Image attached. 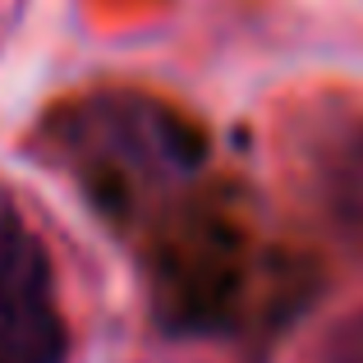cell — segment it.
<instances>
[{
	"label": "cell",
	"mask_w": 363,
	"mask_h": 363,
	"mask_svg": "<svg viewBox=\"0 0 363 363\" xmlns=\"http://www.w3.org/2000/svg\"><path fill=\"white\" fill-rule=\"evenodd\" d=\"M69 327L55 299V267L23 207L0 189V363H65Z\"/></svg>",
	"instance_id": "obj_1"
},
{
	"label": "cell",
	"mask_w": 363,
	"mask_h": 363,
	"mask_svg": "<svg viewBox=\"0 0 363 363\" xmlns=\"http://www.w3.org/2000/svg\"><path fill=\"white\" fill-rule=\"evenodd\" d=\"M79 152L97 161V175L170 184L203 161V138L166 106L143 97H101L79 116Z\"/></svg>",
	"instance_id": "obj_2"
},
{
	"label": "cell",
	"mask_w": 363,
	"mask_h": 363,
	"mask_svg": "<svg viewBox=\"0 0 363 363\" xmlns=\"http://www.w3.org/2000/svg\"><path fill=\"white\" fill-rule=\"evenodd\" d=\"M313 184L340 225H363V116L331 120L313 143Z\"/></svg>",
	"instance_id": "obj_3"
},
{
	"label": "cell",
	"mask_w": 363,
	"mask_h": 363,
	"mask_svg": "<svg viewBox=\"0 0 363 363\" xmlns=\"http://www.w3.org/2000/svg\"><path fill=\"white\" fill-rule=\"evenodd\" d=\"M313 363H363V308L340 318L336 327L322 336Z\"/></svg>",
	"instance_id": "obj_4"
}]
</instances>
